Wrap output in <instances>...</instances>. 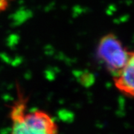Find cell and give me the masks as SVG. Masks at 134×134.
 <instances>
[{"instance_id":"3957f363","label":"cell","mask_w":134,"mask_h":134,"mask_svg":"<svg viewBox=\"0 0 134 134\" xmlns=\"http://www.w3.org/2000/svg\"><path fill=\"white\" fill-rule=\"evenodd\" d=\"M113 83L124 96L134 98V52H132L123 69L113 76Z\"/></svg>"},{"instance_id":"7a4b0ae2","label":"cell","mask_w":134,"mask_h":134,"mask_svg":"<svg viewBox=\"0 0 134 134\" xmlns=\"http://www.w3.org/2000/svg\"><path fill=\"white\" fill-rule=\"evenodd\" d=\"M131 53L115 34L111 33L103 36L97 47L99 60L113 76L123 69Z\"/></svg>"},{"instance_id":"277c9868","label":"cell","mask_w":134,"mask_h":134,"mask_svg":"<svg viewBox=\"0 0 134 134\" xmlns=\"http://www.w3.org/2000/svg\"><path fill=\"white\" fill-rule=\"evenodd\" d=\"M14 0H0V13L5 12Z\"/></svg>"},{"instance_id":"6da1fadb","label":"cell","mask_w":134,"mask_h":134,"mask_svg":"<svg viewBox=\"0 0 134 134\" xmlns=\"http://www.w3.org/2000/svg\"><path fill=\"white\" fill-rule=\"evenodd\" d=\"M10 134H60L57 122L45 110H29L28 99L20 89L9 110Z\"/></svg>"}]
</instances>
